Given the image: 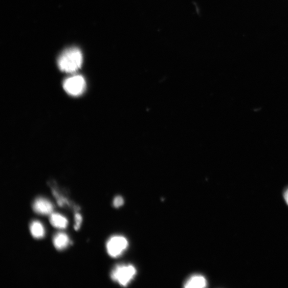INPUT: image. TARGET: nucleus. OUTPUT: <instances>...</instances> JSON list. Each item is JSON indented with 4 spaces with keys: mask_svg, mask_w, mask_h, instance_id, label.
Returning <instances> with one entry per match:
<instances>
[{
    "mask_svg": "<svg viewBox=\"0 0 288 288\" xmlns=\"http://www.w3.org/2000/svg\"><path fill=\"white\" fill-rule=\"evenodd\" d=\"M50 222L54 228L59 229H66L68 225V219L57 213H54L51 215Z\"/></svg>",
    "mask_w": 288,
    "mask_h": 288,
    "instance_id": "8",
    "label": "nucleus"
},
{
    "mask_svg": "<svg viewBox=\"0 0 288 288\" xmlns=\"http://www.w3.org/2000/svg\"><path fill=\"white\" fill-rule=\"evenodd\" d=\"M85 81L81 76H74L68 78L64 82V89L69 95L73 96L81 95L85 88Z\"/></svg>",
    "mask_w": 288,
    "mask_h": 288,
    "instance_id": "4",
    "label": "nucleus"
},
{
    "mask_svg": "<svg viewBox=\"0 0 288 288\" xmlns=\"http://www.w3.org/2000/svg\"><path fill=\"white\" fill-rule=\"evenodd\" d=\"M30 231L35 239H41L45 235V231L42 224L39 221H33L30 225Z\"/></svg>",
    "mask_w": 288,
    "mask_h": 288,
    "instance_id": "9",
    "label": "nucleus"
},
{
    "mask_svg": "<svg viewBox=\"0 0 288 288\" xmlns=\"http://www.w3.org/2000/svg\"><path fill=\"white\" fill-rule=\"evenodd\" d=\"M124 204V200L120 196H118L115 197L114 201V206L116 208H119Z\"/></svg>",
    "mask_w": 288,
    "mask_h": 288,
    "instance_id": "11",
    "label": "nucleus"
},
{
    "mask_svg": "<svg viewBox=\"0 0 288 288\" xmlns=\"http://www.w3.org/2000/svg\"><path fill=\"white\" fill-rule=\"evenodd\" d=\"M82 221V218L81 215L79 213H77L75 215V222H76L74 225L75 230L78 231L80 229Z\"/></svg>",
    "mask_w": 288,
    "mask_h": 288,
    "instance_id": "10",
    "label": "nucleus"
},
{
    "mask_svg": "<svg viewBox=\"0 0 288 288\" xmlns=\"http://www.w3.org/2000/svg\"><path fill=\"white\" fill-rule=\"evenodd\" d=\"M83 57L80 50L76 47L70 48L61 53L58 58L60 70L66 73H74L80 69Z\"/></svg>",
    "mask_w": 288,
    "mask_h": 288,
    "instance_id": "1",
    "label": "nucleus"
},
{
    "mask_svg": "<svg viewBox=\"0 0 288 288\" xmlns=\"http://www.w3.org/2000/svg\"><path fill=\"white\" fill-rule=\"evenodd\" d=\"M128 246V242L126 237L116 235L112 236L108 240L106 245L108 255L113 258L121 256Z\"/></svg>",
    "mask_w": 288,
    "mask_h": 288,
    "instance_id": "3",
    "label": "nucleus"
},
{
    "mask_svg": "<svg viewBox=\"0 0 288 288\" xmlns=\"http://www.w3.org/2000/svg\"><path fill=\"white\" fill-rule=\"evenodd\" d=\"M136 272L132 265H118L112 270L110 277L121 285L126 286L135 277Z\"/></svg>",
    "mask_w": 288,
    "mask_h": 288,
    "instance_id": "2",
    "label": "nucleus"
},
{
    "mask_svg": "<svg viewBox=\"0 0 288 288\" xmlns=\"http://www.w3.org/2000/svg\"><path fill=\"white\" fill-rule=\"evenodd\" d=\"M207 285L206 278L202 275H193L185 283L184 287L186 288H204Z\"/></svg>",
    "mask_w": 288,
    "mask_h": 288,
    "instance_id": "6",
    "label": "nucleus"
},
{
    "mask_svg": "<svg viewBox=\"0 0 288 288\" xmlns=\"http://www.w3.org/2000/svg\"><path fill=\"white\" fill-rule=\"evenodd\" d=\"M70 242L68 235L64 233L56 234L53 239L54 245L58 250L65 249L69 246Z\"/></svg>",
    "mask_w": 288,
    "mask_h": 288,
    "instance_id": "7",
    "label": "nucleus"
},
{
    "mask_svg": "<svg viewBox=\"0 0 288 288\" xmlns=\"http://www.w3.org/2000/svg\"><path fill=\"white\" fill-rule=\"evenodd\" d=\"M283 196L285 201L286 204L288 205V189H286L284 192Z\"/></svg>",
    "mask_w": 288,
    "mask_h": 288,
    "instance_id": "12",
    "label": "nucleus"
},
{
    "mask_svg": "<svg viewBox=\"0 0 288 288\" xmlns=\"http://www.w3.org/2000/svg\"><path fill=\"white\" fill-rule=\"evenodd\" d=\"M33 208L37 214L43 215H51L54 210V206L48 200L39 197L35 200Z\"/></svg>",
    "mask_w": 288,
    "mask_h": 288,
    "instance_id": "5",
    "label": "nucleus"
}]
</instances>
